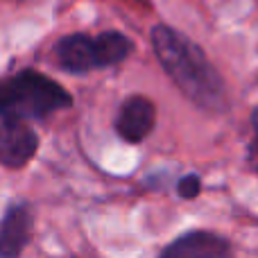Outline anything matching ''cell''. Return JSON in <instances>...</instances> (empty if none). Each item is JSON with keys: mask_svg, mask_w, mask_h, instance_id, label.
Listing matches in <instances>:
<instances>
[{"mask_svg": "<svg viewBox=\"0 0 258 258\" xmlns=\"http://www.w3.org/2000/svg\"><path fill=\"white\" fill-rule=\"evenodd\" d=\"M150 41L161 68L188 102L206 113L229 111V95L222 75L195 41L163 23L152 27Z\"/></svg>", "mask_w": 258, "mask_h": 258, "instance_id": "cell-1", "label": "cell"}, {"mask_svg": "<svg viewBox=\"0 0 258 258\" xmlns=\"http://www.w3.org/2000/svg\"><path fill=\"white\" fill-rule=\"evenodd\" d=\"M73 107V95L52 77L25 71L0 80V120H45Z\"/></svg>", "mask_w": 258, "mask_h": 258, "instance_id": "cell-2", "label": "cell"}, {"mask_svg": "<svg viewBox=\"0 0 258 258\" xmlns=\"http://www.w3.org/2000/svg\"><path fill=\"white\" fill-rule=\"evenodd\" d=\"M132 52L134 41L118 30L100 32L95 36L77 32V34L61 36L52 48L57 66L73 75H84L98 68L118 66Z\"/></svg>", "mask_w": 258, "mask_h": 258, "instance_id": "cell-3", "label": "cell"}, {"mask_svg": "<svg viewBox=\"0 0 258 258\" xmlns=\"http://www.w3.org/2000/svg\"><path fill=\"white\" fill-rule=\"evenodd\" d=\"M156 258H233V245L215 231L192 229L168 242Z\"/></svg>", "mask_w": 258, "mask_h": 258, "instance_id": "cell-4", "label": "cell"}, {"mask_svg": "<svg viewBox=\"0 0 258 258\" xmlns=\"http://www.w3.org/2000/svg\"><path fill=\"white\" fill-rule=\"evenodd\" d=\"M39 134L23 120H0V165L21 170L39 152Z\"/></svg>", "mask_w": 258, "mask_h": 258, "instance_id": "cell-5", "label": "cell"}, {"mask_svg": "<svg viewBox=\"0 0 258 258\" xmlns=\"http://www.w3.org/2000/svg\"><path fill=\"white\" fill-rule=\"evenodd\" d=\"M156 125V107L145 95H129L116 116V134L125 143H143Z\"/></svg>", "mask_w": 258, "mask_h": 258, "instance_id": "cell-6", "label": "cell"}, {"mask_svg": "<svg viewBox=\"0 0 258 258\" xmlns=\"http://www.w3.org/2000/svg\"><path fill=\"white\" fill-rule=\"evenodd\" d=\"M32 238V211L25 204H9L0 220V258H21Z\"/></svg>", "mask_w": 258, "mask_h": 258, "instance_id": "cell-7", "label": "cell"}, {"mask_svg": "<svg viewBox=\"0 0 258 258\" xmlns=\"http://www.w3.org/2000/svg\"><path fill=\"white\" fill-rule=\"evenodd\" d=\"M177 192L181 200H195V197L202 192V179L192 172L183 174V177L177 181Z\"/></svg>", "mask_w": 258, "mask_h": 258, "instance_id": "cell-8", "label": "cell"}, {"mask_svg": "<svg viewBox=\"0 0 258 258\" xmlns=\"http://www.w3.org/2000/svg\"><path fill=\"white\" fill-rule=\"evenodd\" d=\"M251 129H254V143L249 145V161L258 170V107H254L251 111Z\"/></svg>", "mask_w": 258, "mask_h": 258, "instance_id": "cell-9", "label": "cell"}]
</instances>
